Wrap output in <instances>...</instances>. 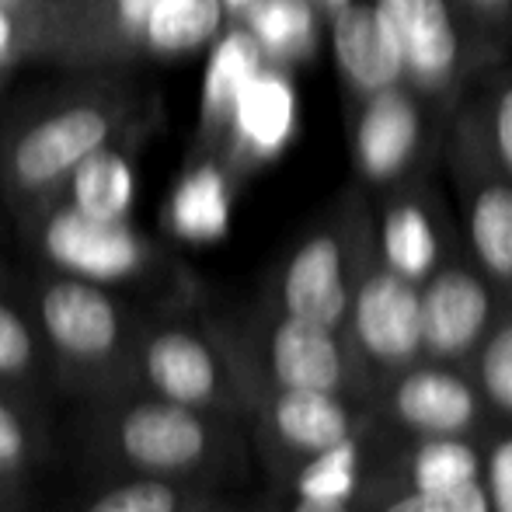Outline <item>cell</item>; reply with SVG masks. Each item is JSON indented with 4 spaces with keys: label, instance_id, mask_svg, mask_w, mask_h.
<instances>
[{
    "label": "cell",
    "instance_id": "cell-1",
    "mask_svg": "<svg viewBox=\"0 0 512 512\" xmlns=\"http://www.w3.org/2000/svg\"><path fill=\"white\" fill-rule=\"evenodd\" d=\"M84 457L102 478H164L213 488L244 467L241 422L122 387L88 401Z\"/></svg>",
    "mask_w": 512,
    "mask_h": 512
},
{
    "label": "cell",
    "instance_id": "cell-40",
    "mask_svg": "<svg viewBox=\"0 0 512 512\" xmlns=\"http://www.w3.org/2000/svg\"><path fill=\"white\" fill-rule=\"evenodd\" d=\"M0 492H14V488H4V485H0ZM14 495H21V492H14Z\"/></svg>",
    "mask_w": 512,
    "mask_h": 512
},
{
    "label": "cell",
    "instance_id": "cell-38",
    "mask_svg": "<svg viewBox=\"0 0 512 512\" xmlns=\"http://www.w3.org/2000/svg\"><path fill=\"white\" fill-rule=\"evenodd\" d=\"M88 4H95V0H74V18H77V14H81ZM74 18H70V28H74ZM67 39H70V35H67Z\"/></svg>",
    "mask_w": 512,
    "mask_h": 512
},
{
    "label": "cell",
    "instance_id": "cell-35",
    "mask_svg": "<svg viewBox=\"0 0 512 512\" xmlns=\"http://www.w3.org/2000/svg\"><path fill=\"white\" fill-rule=\"evenodd\" d=\"M0 512H25V495L0 492Z\"/></svg>",
    "mask_w": 512,
    "mask_h": 512
},
{
    "label": "cell",
    "instance_id": "cell-7",
    "mask_svg": "<svg viewBox=\"0 0 512 512\" xmlns=\"http://www.w3.org/2000/svg\"><path fill=\"white\" fill-rule=\"evenodd\" d=\"M234 352L262 380L293 391H328L359 401L373 377L359 363L345 331L262 304L248 324H223Z\"/></svg>",
    "mask_w": 512,
    "mask_h": 512
},
{
    "label": "cell",
    "instance_id": "cell-33",
    "mask_svg": "<svg viewBox=\"0 0 512 512\" xmlns=\"http://www.w3.org/2000/svg\"><path fill=\"white\" fill-rule=\"evenodd\" d=\"M286 512H356L349 499H321V495H300Z\"/></svg>",
    "mask_w": 512,
    "mask_h": 512
},
{
    "label": "cell",
    "instance_id": "cell-19",
    "mask_svg": "<svg viewBox=\"0 0 512 512\" xmlns=\"http://www.w3.org/2000/svg\"><path fill=\"white\" fill-rule=\"evenodd\" d=\"M237 25L251 35L262 63L290 74L317 56L324 14L310 0H255Z\"/></svg>",
    "mask_w": 512,
    "mask_h": 512
},
{
    "label": "cell",
    "instance_id": "cell-28",
    "mask_svg": "<svg viewBox=\"0 0 512 512\" xmlns=\"http://www.w3.org/2000/svg\"><path fill=\"white\" fill-rule=\"evenodd\" d=\"M453 4L464 18L478 74L502 60H512V0H453Z\"/></svg>",
    "mask_w": 512,
    "mask_h": 512
},
{
    "label": "cell",
    "instance_id": "cell-4",
    "mask_svg": "<svg viewBox=\"0 0 512 512\" xmlns=\"http://www.w3.org/2000/svg\"><path fill=\"white\" fill-rule=\"evenodd\" d=\"M126 387L241 422L223 324L185 310H164L136 321Z\"/></svg>",
    "mask_w": 512,
    "mask_h": 512
},
{
    "label": "cell",
    "instance_id": "cell-27",
    "mask_svg": "<svg viewBox=\"0 0 512 512\" xmlns=\"http://www.w3.org/2000/svg\"><path fill=\"white\" fill-rule=\"evenodd\" d=\"M474 387L495 415L512 422V297L502 300L492 328L474 352Z\"/></svg>",
    "mask_w": 512,
    "mask_h": 512
},
{
    "label": "cell",
    "instance_id": "cell-25",
    "mask_svg": "<svg viewBox=\"0 0 512 512\" xmlns=\"http://www.w3.org/2000/svg\"><path fill=\"white\" fill-rule=\"evenodd\" d=\"M46 453V425L32 401L0 391V485L25 492L28 471H35Z\"/></svg>",
    "mask_w": 512,
    "mask_h": 512
},
{
    "label": "cell",
    "instance_id": "cell-8",
    "mask_svg": "<svg viewBox=\"0 0 512 512\" xmlns=\"http://www.w3.org/2000/svg\"><path fill=\"white\" fill-rule=\"evenodd\" d=\"M439 164L457 192L471 262L502 300L512 297V178L495 161L471 108L457 102L443 133Z\"/></svg>",
    "mask_w": 512,
    "mask_h": 512
},
{
    "label": "cell",
    "instance_id": "cell-26",
    "mask_svg": "<svg viewBox=\"0 0 512 512\" xmlns=\"http://www.w3.org/2000/svg\"><path fill=\"white\" fill-rule=\"evenodd\" d=\"M460 102L471 108L474 122L485 133L488 147H492L495 161L512 178V60H502L495 67L481 70Z\"/></svg>",
    "mask_w": 512,
    "mask_h": 512
},
{
    "label": "cell",
    "instance_id": "cell-39",
    "mask_svg": "<svg viewBox=\"0 0 512 512\" xmlns=\"http://www.w3.org/2000/svg\"><path fill=\"white\" fill-rule=\"evenodd\" d=\"M7 67H11V63H4V60H0V74H4V70H7Z\"/></svg>",
    "mask_w": 512,
    "mask_h": 512
},
{
    "label": "cell",
    "instance_id": "cell-9",
    "mask_svg": "<svg viewBox=\"0 0 512 512\" xmlns=\"http://www.w3.org/2000/svg\"><path fill=\"white\" fill-rule=\"evenodd\" d=\"M446 122L408 81L349 105V154L359 189L380 196L398 182L432 175Z\"/></svg>",
    "mask_w": 512,
    "mask_h": 512
},
{
    "label": "cell",
    "instance_id": "cell-18",
    "mask_svg": "<svg viewBox=\"0 0 512 512\" xmlns=\"http://www.w3.org/2000/svg\"><path fill=\"white\" fill-rule=\"evenodd\" d=\"M481 467L485 460L471 439H408L405 450L387 460L384 478H377V485L363 492H443V488L478 481Z\"/></svg>",
    "mask_w": 512,
    "mask_h": 512
},
{
    "label": "cell",
    "instance_id": "cell-5",
    "mask_svg": "<svg viewBox=\"0 0 512 512\" xmlns=\"http://www.w3.org/2000/svg\"><path fill=\"white\" fill-rule=\"evenodd\" d=\"M223 338H227V328H223ZM227 349H230V363H234L241 422L251 425L265 464L279 478L293 481L310 460L349 443V439L363 436V418H359L356 411L359 405L352 398L328 394V391L276 387L258 377L237 356L230 338H227Z\"/></svg>",
    "mask_w": 512,
    "mask_h": 512
},
{
    "label": "cell",
    "instance_id": "cell-2",
    "mask_svg": "<svg viewBox=\"0 0 512 512\" xmlns=\"http://www.w3.org/2000/svg\"><path fill=\"white\" fill-rule=\"evenodd\" d=\"M28 314L60 387L84 401L126 387L136 317L112 290L56 269L35 279Z\"/></svg>",
    "mask_w": 512,
    "mask_h": 512
},
{
    "label": "cell",
    "instance_id": "cell-3",
    "mask_svg": "<svg viewBox=\"0 0 512 512\" xmlns=\"http://www.w3.org/2000/svg\"><path fill=\"white\" fill-rule=\"evenodd\" d=\"M133 112L126 98L91 95L28 119L0 154V178L18 216L35 220L60 196L70 171L98 147H108L136 119Z\"/></svg>",
    "mask_w": 512,
    "mask_h": 512
},
{
    "label": "cell",
    "instance_id": "cell-32",
    "mask_svg": "<svg viewBox=\"0 0 512 512\" xmlns=\"http://www.w3.org/2000/svg\"><path fill=\"white\" fill-rule=\"evenodd\" d=\"M35 53H46L42 35L35 32L25 18H18V14L0 7V60L14 63V60H25V56H35Z\"/></svg>",
    "mask_w": 512,
    "mask_h": 512
},
{
    "label": "cell",
    "instance_id": "cell-16",
    "mask_svg": "<svg viewBox=\"0 0 512 512\" xmlns=\"http://www.w3.org/2000/svg\"><path fill=\"white\" fill-rule=\"evenodd\" d=\"M324 25H328L331 56H335L338 81L349 105L405 81V56L398 39L370 0H352Z\"/></svg>",
    "mask_w": 512,
    "mask_h": 512
},
{
    "label": "cell",
    "instance_id": "cell-11",
    "mask_svg": "<svg viewBox=\"0 0 512 512\" xmlns=\"http://www.w3.org/2000/svg\"><path fill=\"white\" fill-rule=\"evenodd\" d=\"M405 56V81L450 119L474 81L471 42L453 0H370Z\"/></svg>",
    "mask_w": 512,
    "mask_h": 512
},
{
    "label": "cell",
    "instance_id": "cell-20",
    "mask_svg": "<svg viewBox=\"0 0 512 512\" xmlns=\"http://www.w3.org/2000/svg\"><path fill=\"white\" fill-rule=\"evenodd\" d=\"M258 67H262L258 46L237 21H230L213 39V60H209L206 88H203V143L213 157L223 143V133H227L237 95L258 74Z\"/></svg>",
    "mask_w": 512,
    "mask_h": 512
},
{
    "label": "cell",
    "instance_id": "cell-24",
    "mask_svg": "<svg viewBox=\"0 0 512 512\" xmlns=\"http://www.w3.org/2000/svg\"><path fill=\"white\" fill-rule=\"evenodd\" d=\"M216 502L213 488L164 478H108L77 512H206Z\"/></svg>",
    "mask_w": 512,
    "mask_h": 512
},
{
    "label": "cell",
    "instance_id": "cell-21",
    "mask_svg": "<svg viewBox=\"0 0 512 512\" xmlns=\"http://www.w3.org/2000/svg\"><path fill=\"white\" fill-rule=\"evenodd\" d=\"M133 196V164L115 143H108V147H98L95 154H88L70 171V178L63 182L56 199H63L70 209H77L88 220L122 223L129 216V209H133Z\"/></svg>",
    "mask_w": 512,
    "mask_h": 512
},
{
    "label": "cell",
    "instance_id": "cell-13",
    "mask_svg": "<svg viewBox=\"0 0 512 512\" xmlns=\"http://www.w3.org/2000/svg\"><path fill=\"white\" fill-rule=\"evenodd\" d=\"M377 199V248L394 272L422 283L443 258H450L453 230L432 175H418L384 189Z\"/></svg>",
    "mask_w": 512,
    "mask_h": 512
},
{
    "label": "cell",
    "instance_id": "cell-23",
    "mask_svg": "<svg viewBox=\"0 0 512 512\" xmlns=\"http://www.w3.org/2000/svg\"><path fill=\"white\" fill-rule=\"evenodd\" d=\"M46 373V356L32 314L0 290V391L39 405Z\"/></svg>",
    "mask_w": 512,
    "mask_h": 512
},
{
    "label": "cell",
    "instance_id": "cell-29",
    "mask_svg": "<svg viewBox=\"0 0 512 512\" xmlns=\"http://www.w3.org/2000/svg\"><path fill=\"white\" fill-rule=\"evenodd\" d=\"M223 164L209 154V168L199 171L178 196V230L189 237H209L223 227L227 203H223Z\"/></svg>",
    "mask_w": 512,
    "mask_h": 512
},
{
    "label": "cell",
    "instance_id": "cell-30",
    "mask_svg": "<svg viewBox=\"0 0 512 512\" xmlns=\"http://www.w3.org/2000/svg\"><path fill=\"white\" fill-rule=\"evenodd\" d=\"M373 512H492V506H488L485 481L478 478L443 492H391L373 502Z\"/></svg>",
    "mask_w": 512,
    "mask_h": 512
},
{
    "label": "cell",
    "instance_id": "cell-31",
    "mask_svg": "<svg viewBox=\"0 0 512 512\" xmlns=\"http://www.w3.org/2000/svg\"><path fill=\"white\" fill-rule=\"evenodd\" d=\"M481 481H485L492 512H512V436L499 439L488 450V460L481 467Z\"/></svg>",
    "mask_w": 512,
    "mask_h": 512
},
{
    "label": "cell",
    "instance_id": "cell-6",
    "mask_svg": "<svg viewBox=\"0 0 512 512\" xmlns=\"http://www.w3.org/2000/svg\"><path fill=\"white\" fill-rule=\"evenodd\" d=\"M373 237H377V216L370 206V192L352 189L349 196L338 199L324 223H317L290 251L265 304L331 331H345L352 279Z\"/></svg>",
    "mask_w": 512,
    "mask_h": 512
},
{
    "label": "cell",
    "instance_id": "cell-37",
    "mask_svg": "<svg viewBox=\"0 0 512 512\" xmlns=\"http://www.w3.org/2000/svg\"><path fill=\"white\" fill-rule=\"evenodd\" d=\"M206 512H269V509H241V506H227V502H223L220 495H216V502H213V506H209Z\"/></svg>",
    "mask_w": 512,
    "mask_h": 512
},
{
    "label": "cell",
    "instance_id": "cell-14",
    "mask_svg": "<svg viewBox=\"0 0 512 512\" xmlns=\"http://www.w3.org/2000/svg\"><path fill=\"white\" fill-rule=\"evenodd\" d=\"M387 380L384 411L408 439H467L478 429L485 401L460 366L422 359Z\"/></svg>",
    "mask_w": 512,
    "mask_h": 512
},
{
    "label": "cell",
    "instance_id": "cell-36",
    "mask_svg": "<svg viewBox=\"0 0 512 512\" xmlns=\"http://www.w3.org/2000/svg\"><path fill=\"white\" fill-rule=\"evenodd\" d=\"M310 4H314L317 11L324 14V21H328L331 14H335V11H342V7H345V4H352V0H310Z\"/></svg>",
    "mask_w": 512,
    "mask_h": 512
},
{
    "label": "cell",
    "instance_id": "cell-17",
    "mask_svg": "<svg viewBox=\"0 0 512 512\" xmlns=\"http://www.w3.org/2000/svg\"><path fill=\"white\" fill-rule=\"evenodd\" d=\"M290 133H293L290 74L262 63L258 74L237 95L227 133H223V143L216 150V161L227 171H234V175H241V171L265 164L276 150H283Z\"/></svg>",
    "mask_w": 512,
    "mask_h": 512
},
{
    "label": "cell",
    "instance_id": "cell-12",
    "mask_svg": "<svg viewBox=\"0 0 512 512\" xmlns=\"http://www.w3.org/2000/svg\"><path fill=\"white\" fill-rule=\"evenodd\" d=\"M502 297L471 258L450 255L418 283L422 359L464 366L488 335Z\"/></svg>",
    "mask_w": 512,
    "mask_h": 512
},
{
    "label": "cell",
    "instance_id": "cell-15",
    "mask_svg": "<svg viewBox=\"0 0 512 512\" xmlns=\"http://www.w3.org/2000/svg\"><path fill=\"white\" fill-rule=\"evenodd\" d=\"M39 227L42 248H46L49 262L60 272L84 279H122L133 276L147 265L150 248L129 223H102L88 220L77 209H70L63 199H53L39 216L32 220Z\"/></svg>",
    "mask_w": 512,
    "mask_h": 512
},
{
    "label": "cell",
    "instance_id": "cell-34",
    "mask_svg": "<svg viewBox=\"0 0 512 512\" xmlns=\"http://www.w3.org/2000/svg\"><path fill=\"white\" fill-rule=\"evenodd\" d=\"M251 4H255V0H220V7H223V18H227V25H230V21H237V18H241V14L248 11Z\"/></svg>",
    "mask_w": 512,
    "mask_h": 512
},
{
    "label": "cell",
    "instance_id": "cell-22",
    "mask_svg": "<svg viewBox=\"0 0 512 512\" xmlns=\"http://www.w3.org/2000/svg\"><path fill=\"white\" fill-rule=\"evenodd\" d=\"M227 28L220 0H157L136 39V53L150 56H189L213 46Z\"/></svg>",
    "mask_w": 512,
    "mask_h": 512
},
{
    "label": "cell",
    "instance_id": "cell-10",
    "mask_svg": "<svg viewBox=\"0 0 512 512\" xmlns=\"http://www.w3.org/2000/svg\"><path fill=\"white\" fill-rule=\"evenodd\" d=\"M345 338L373 380L394 377L422 363V317H418V283L384 262L377 237L359 258L352 279Z\"/></svg>",
    "mask_w": 512,
    "mask_h": 512
}]
</instances>
